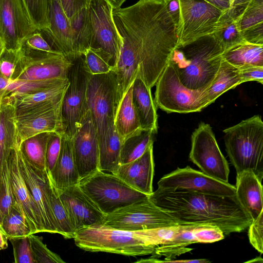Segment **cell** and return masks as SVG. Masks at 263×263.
Masks as SVG:
<instances>
[{
  "label": "cell",
  "mask_w": 263,
  "mask_h": 263,
  "mask_svg": "<svg viewBox=\"0 0 263 263\" xmlns=\"http://www.w3.org/2000/svg\"><path fill=\"white\" fill-rule=\"evenodd\" d=\"M122 44L114 69L116 79L115 112L135 79L155 86L177 48L176 26L164 0H139L113 10Z\"/></svg>",
  "instance_id": "1"
},
{
  "label": "cell",
  "mask_w": 263,
  "mask_h": 263,
  "mask_svg": "<svg viewBox=\"0 0 263 263\" xmlns=\"http://www.w3.org/2000/svg\"><path fill=\"white\" fill-rule=\"evenodd\" d=\"M149 199L182 225L216 226L226 235L244 231L253 221L236 195L220 196L158 188Z\"/></svg>",
  "instance_id": "2"
},
{
  "label": "cell",
  "mask_w": 263,
  "mask_h": 263,
  "mask_svg": "<svg viewBox=\"0 0 263 263\" xmlns=\"http://www.w3.org/2000/svg\"><path fill=\"white\" fill-rule=\"evenodd\" d=\"M223 50L213 36L206 35L177 47L168 63L181 83L194 90H205L215 77L222 61Z\"/></svg>",
  "instance_id": "3"
},
{
  "label": "cell",
  "mask_w": 263,
  "mask_h": 263,
  "mask_svg": "<svg viewBox=\"0 0 263 263\" xmlns=\"http://www.w3.org/2000/svg\"><path fill=\"white\" fill-rule=\"evenodd\" d=\"M73 239L78 248L91 252L137 256L152 254L157 248L140 231L119 230L103 223L77 230Z\"/></svg>",
  "instance_id": "4"
},
{
  "label": "cell",
  "mask_w": 263,
  "mask_h": 263,
  "mask_svg": "<svg viewBox=\"0 0 263 263\" xmlns=\"http://www.w3.org/2000/svg\"><path fill=\"white\" fill-rule=\"evenodd\" d=\"M226 149L236 173L253 171L263 177V122L254 115L223 130Z\"/></svg>",
  "instance_id": "5"
},
{
  "label": "cell",
  "mask_w": 263,
  "mask_h": 263,
  "mask_svg": "<svg viewBox=\"0 0 263 263\" xmlns=\"http://www.w3.org/2000/svg\"><path fill=\"white\" fill-rule=\"evenodd\" d=\"M79 185L106 215L149 198L116 175L99 170L81 179Z\"/></svg>",
  "instance_id": "6"
},
{
  "label": "cell",
  "mask_w": 263,
  "mask_h": 263,
  "mask_svg": "<svg viewBox=\"0 0 263 263\" xmlns=\"http://www.w3.org/2000/svg\"><path fill=\"white\" fill-rule=\"evenodd\" d=\"M154 102L157 106L167 112L187 114L199 112L207 107L205 90L186 87L173 66L168 63L156 83Z\"/></svg>",
  "instance_id": "7"
},
{
  "label": "cell",
  "mask_w": 263,
  "mask_h": 263,
  "mask_svg": "<svg viewBox=\"0 0 263 263\" xmlns=\"http://www.w3.org/2000/svg\"><path fill=\"white\" fill-rule=\"evenodd\" d=\"M177 47L212 34L224 11L205 0H178Z\"/></svg>",
  "instance_id": "8"
},
{
  "label": "cell",
  "mask_w": 263,
  "mask_h": 263,
  "mask_svg": "<svg viewBox=\"0 0 263 263\" xmlns=\"http://www.w3.org/2000/svg\"><path fill=\"white\" fill-rule=\"evenodd\" d=\"M103 223L131 232L182 225L149 198L106 215Z\"/></svg>",
  "instance_id": "9"
},
{
  "label": "cell",
  "mask_w": 263,
  "mask_h": 263,
  "mask_svg": "<svg viewBox=\"0 0 263 263\" xmlns=\"http://www.w3.org/2000/svg\"><path fill=\"white\" fill-rule=\"evenodd\" d=\"M90 75L83 55L72 61L67 75L69 83L62 105L65 133L70 138L81 126L88 111L86 93Z\"/></svg>",
  "instance_id": "10"
},
{
  "label": "cell",
  "mask_w": 263,
  "mask_h": 263,
  "mask_svg": "<svg viewBox=\"0 0 263 263\" xmlns=\"http://www.w3.org/2000/svg\"><path fill=\"white\" fill-rule=\"evenodd\" d=\"M113 10L104 0H92L89 5L92 32L90 48L98 52L114 70L122 41L114 21Z\"/></svg>",
  "instance_id": "11"
},
{
  "label": "cell",
  "mask_w": 263,
  "mask_h": 263,
  "mask_svg": "<svg viewBox=\"0 0 263 263\" xmlns=\"http://www.w3.org/2000/svg\"><path fill=\"white\" fill-rule=\"evenodd\" d=\"M189 158L204 174L228 182L229 164L209 124L201 122L192 133Z\"/></svg>",
  "instance_id": "12"
},
{
  "label": "cell",
  "mask_w": 263,
  "mask_h": 263,
  "mask_svg": "<svg viewBox=\"0 0 263 263\" xmlns=\"http://www.w3.org/2000/svg\"><path fill=\"white\" fill-rule=\"evenodd\" d=\"M72 61L60 53L18 50V59L12 79L23 81L66 78Z\"/></svg>",
  "instance_id": "13"
},
{
  "label": "cell",
  "mask_w": 263,
  "mask_h": 263,
  "mask_svg": "<svg viewBox=\"0 0 263 263\" xmlns=\"http://www.w3.org/2000/svg\"><path fill=\"white\" fill-rule=\"evenodd\" d=\"M116 94V74L114 71L90 75L87 88L86 101L100 138L108 125L114 121Z\"/></svg>",
  "instance_id": "14"
},
{
  "label": "cell",
  "mask_w": 263,
  "mask_h": 263,
  "mask_svg": "<svg viewBox=\"0 0 263 263\" xmlns=\"http://www.w3.org/2000/svg\"><path fill=\"white\" fill-rule=\"evenodd\" d=\"M158 186L163 190H182L220 196L236 195L234 185L213 178L189 166L178 167L164 175L158 181Z\"/></svg>",
  "instance_id": "15"
},
{
  "label": "cell",
  "mask_w": 263,
  "mask_h": 263,
  "mask_svg": "<svg viewBox=\"0 0 263 263\" xmlns=\"http://www.w3.org/2000/svg\"><path fill=\"white\" fill-rule=\"evenodd\" d=\"M36 30L23 0H0V37L6 50H18Z\"/></svg>",
  "instance_id": "16"
},
{
  "label": "cell",
  "mask_w": 263,
  "mask_h": 263,
  "mask_svg": "<svg viewBox=\"0 0 263 263\" xmlns=\"http://www.w3.org/2000/svg\"><path fill=\"white\" fill-rule=\"evenodd\" d=\"M63 99L52 102L15 117L16 142L20 146L26 139L43 133H65L62 114Z\"/></svg>",
  "instance_id": "17"
},
{
  "label": "cell",
  "mask_w": 263,
  "mask_h": 263,
  "mask_svg": "<svg viewBox=\"0 0 263 263\" xmlns=\"http://www.w3.org/2000/svg\"><path fill=\"white\" fill-rule=\"evenodd\" d=\"M18 146L20 164L24 180L28 187L42 218L44 232L58 233L49 199L51 183L47 171L32 166Z\"/></svg>",
  "instance_id": "18"
},
{
  "label": "cell",
  "mask_w": 263,
  "mask_h": 263,
  "mask_svg": "<svg viewBox=\"0 0 263 263\" xmlns=\"http://www.w3.org/2000/svg\"><path fill=\"white\" fill-rule=\"evenodd\" d=\"M71 139L73 158L81 180L98 170V135L89 110L81 126Z\"/></svg>",
  "instance_id": "19"
},
{
  "label": "cell",
  "mask_w": 263,
  "mask_h": 263,
  "mask_svg": "<svg viewBox=\"0 0 263 263\" xmlns=\"http://www.w3.org/2000/svg\"><path fill=\"white\" fill-rule=\"evenodd\" d=\"M14 206L25 216L33 234L44 232L42 218L22 173L16 145L8 159Z\"/></svg>",
  "instance_id": "20"
},
{
  "label": "cell",
  "mask_w": 263,
  "mask_h": 263,
  "mask_svg": "<svg viewBox=\"0 0 263 263\" xmlns=\"http://www.w3.org/2000/svg\"><path fill=\"white\" fill-rule=\"evenodd\" d=\"M57 191L76 231L83 228L103 223L106 215L79 185Z\"/></svg>",
  "instance_id": "21"
},
{
  "label": "cell",
  "mask_w": 263,
  "mask_h": 263,
  "mask_svg": "<svg viewBox=\"0 0 263 263\" xmlns=\"http://www.w3.org/2000/svg\"><path fill=\"white\" fill-rule=\"evenodd\" d=\"M49 28L44 33L55 50L70 61L76 55L73 34L69 20L58 0H50L49 7Z\"/></svg>",
  "instance_id": "22"
},
{
  "label": "cell",
  "mask_w": 263,
  "mask_h": 263,
  "mask_svg": "<svg viewBox=\"0 0 263 263\" xmlns=\"http://www.w3.org/2000/svg\"><path fill=\"white\" fill-rule=\"evenodd\" d=\"M153 145L136 160L120 165L114 174L133 189L147 195L153 192L154 174Z\"/></svg>",
  "instance_id": "23"
},
{
  "label": "cell",
  "mask_w": 263,
  "mask_h": 263,
  "mask_svg": "<svg viewBox=\"0 0 263 263\" xmlns=\"http://www.w3.org/2000/svg\"><path fill=\"white\" fill-rule=\"evenodd\" d=\"M57 190L79 185L80 178L75 164L71 138L65 133L62 136L61 146L57 162L48 174Z\"/></svg>",
  "instance_id": "24"
},
{
  "label": "cell",
  "mask_w": 263,
  "mask_h": 263,
  "mask_svg": "<svg viewBox=\"0 0 263 263\" xmlns=\"http://www.w3.org/2000/svg\"><path fill=\"white\" fill-rule=\"evenodd\" d=\"M261 181L252 171L237 174L235 195L253 220L263 212Z\"/></svg>",
  "instance_id": "25"
},
{
  "label": "cell",
  "mask_w": 263,
  "mask_h": 263,
  "mask_svg": "<svg viewBox=\"0 0 263 263\" xmlns=\"http://www.w3.org/2000/svg\"><path fill=\"white\" fill-rule=\"evenodd\" d=\"M237 14L240 31L248 43L263 45V0H251Z\"/></svg>",
  "instance_id": "26"
},
{
  "label": "cell",
  "mask_w": 263,
  "mask_h": 263,
  "mask_svg": "<svg viewBox=\"0 0 263 263\" xmlns=\"http://www.w3.org/2000/svg\"><path fill=\"white\" fill-rule=\"evenodd\" d=\"M132 99L142 129L156 134L158 131L157 106L152 97L151 89L138 78L133 83Z\"/></svg>",
  "instance_id": "27"
},
{
  "label": "cell",
  "mask_w": 263,
  "mask_h": 263,
  "mask_svg": "<svg viewBox=\"0 0 263 263\" xmlns=\"http://www.w3.org/2000/svg\"><path fill=\"white\" fill-rule=\"evenodd\" d=\"M15 108L11 97L4 98L0 109V174L2 166L16 145Z\"/></svg>",
  "instance_id": "28"
},
{
  "label": "cell",
  "mask_w": 263,
  "mask_h": 263,
  "mask_svg": "<svg viewBox=\"0 0 263 263\" xmlns=\"http://www.w3.org/2000/svg\"><path fill=\"white\" fill-rule=\"evenodd\" d=\"M122 143L113 121L108 125L104 135L98 139V170L112 174L117 171L120 165Z\"/></svg>",
  "instance_id": "29"
},
{
  "label": "cell",
  "mask_w": 263,
  "mask_h": 263,
  "mask_svg": "<svg viewBox=\"0 0 263 263\" xmlns=\"http://www.w3.org/2000/svg\"><path fill=\"white\" fill-rule=\"evenodd\" d=\"M133 85L121 100L114 118V125L122 142L142 129L133 102Z\"/></svg>",
  "instance_id": "30"
},
{
  "label": "cell",
  "mask_w": 263,
  "mask_h": 263,
  "mask_svg": "<svg viewBox=\"0 0 263 263\" xmlns=\"http://www.w3.org/2000/svg\"><path fill=\"white\" fill-rule=\"evenodd\" d=\"M69 82L40 90L19 96H7L11 98L15 108L16 115H19L46 104L63 99Z\"/></svg>",
  "instance_id": "31"
},
{
  "label": "cell",
  "mask_w": 263,
  "mask_h": 263,
  "mask_svg": "<svg viewBox=\"0 0 263 263\" xmlns=\"http://www.w3.org/2000/svg\"><path fill=\"white\" fill-rule=\"evenodd\" d=\"M241 83L239 69L222 59L215 77L204 92L207 106L222 94Z\"/></svg>",
  "instance_id": "32"
},
{
  "label": "cell",
  "mask_w": 263,
  "mask_h": 263,
  "mask_svg": "<svg viewBox=\"0 0 263 263\" xmlns=\"http://www.w3.org/2000/svg\"><path fill=\"white\" fill-rule=\"evenodd\" d=\"M212 35L223 52L246 42L239 30L237 14L232 8L224 12Z\"/></svg>",
  "instance_id": "33"
},
{
  "label": "cell",
  "mask_w": 263,
  "mask_h": 263,
  "mask_svg": "<svg viewBox=\"0 0 263 263\" xmlns=\"http://www.w3.org/2000/svg\"><path fill=\"white\" fill-rule=\"evenodd\" d=\"M222 58L238 69L263 67V45L246 42L223 51Z\"/></svg>",
  "instance_id": "34"
},
{
  "label": "cell",
  "mask_w": 263,
  "mask_h": 263,
  "mask_svg": "<svg viewBox=\"0 0 263 263\" xmlns=\"http://www.w3.org/2000/svg\"><path fill=\"white\" fill-rule=\"evenodd\" d=\"M69 22L73 34L76 55L78 58L90 48L92 32L89 6L80 10Z\"/></svg>",
  "instance_id": "35"
},
{
  "label": "cell",
  "mask_w": 263,
  "mask_h": 263,
  "mask_svg": "<svg viewBox=\"0 0 263 263\" xmlns=\"http://www.w3.org/2000/svg\"><path fill=\"white\" fill-rule=\"evenodd\" d=\"M154 135L149 130L142 129L125 140L121 145L120 165L132 162L141 156L149 146L153 145Z\"/></svg>",
  "instance_id": "36"
},
{
  "label": "cell",
  "mask_w": 263,
  "mask_h": 263,
  "mask_svg": "<svg viewBox=\"0 0 263 263\" xmlns=\"http://www.w3.org/2000/svg\"><path fill=\"white\" fill-rule=\"evenodd\" d=\"M49 134L43 133L31 137L20 145L21 149L28 162L41 171L46 170L45 156Z\"/></svg>",
  "instance_id": "37"
},
{
  "label": "cell",
  "mask_w": 263,
  "mask_h": 263,
  "mask_svg": "<svg viewBox=\"0 0 263 263\" xmlns=\"http://www.w3.org/2000/svg\"><path fill=\"white\" fill-rule=\"evenodd\" d=\"M49 199L52 212L57 225L58 233L65 238H73L76 231L59 197L57 190L52 183L50 190Z\"/></svg>",
  "instance_id": "38"
},
{
  "label": "cell",
  "mask_w": 263,
  "mask_h": 263,
  "mask_svg": "<svg viewBox=\"0 0 263 263\" xmlns=\"http://www.w3.org/2000/svg\"><path fill=\"white\" fill-rule=\"evenodd\" d=\"M8 239L28 236L33 234L25 216L14 206L5 216L1 225Z\"/></svg>",
  "instance_id": "39"
},
{
  "label": "cell",
  "mask_w": 263,
  "mask_h": 263,
  "mask_svg": "<svg viewBox=\"0 0 263 263\" xmlns=\"http://www.w3.org/2000/svg\"><path fill=\"white\" fill-rule=\"evenodd\" d=\"M68 81V78L33 81H23L12 79L8 87L6 96L33 93L61 85Z\"/></svg>",
  "instance_id": "40"
},
{
  "label": "cell",
  "mask_w": 263,
  "mask_h": 263,
  "mask_svg": "<svg viewBox=\"0 0 263 263\" xmlns=\"http://www.w3.org/2000/svg\"><path fill=\"white\" fill-rule=\"evenodd\" d=\"M8 159L4 163L0 174V226L14 204Z\"/></svg>",
  "instance_id": "41"
},
{
  "label": "cell",
  "mask_w": 263,
  "mask_h": 263,
  "mask_svg": "<svg viewBox=\"0 0 263 263\" xmlns=\"http://www.w3.org/2000/svg\"><path fill=\"white\" fill-rule=\"evenodd\" d=\"M30 17L38 31L49 28L50 0H23Z\"/></svg>",
  "instance_id": "42"
},
{
  "label": "cell",
  "mask_w": 263,
  "mask_h": 263,
  "mask_svg": "<svg viewBox=\"0 0 263 263\" xmlns=\"http://www.w3.org/2000/svg\"><path fill=\"white\" fill-rule=\"evenodd\" d=\"M35 263H64L61 257L50 250L43 242L42 237L31 234L28 236Z\"/></svg>",
  "instance_id": "43"
},
{
  "label": "cell",
  "mask_w": 263,
  "mask_h": 263,
  "mask_svg": "<svg viewBox=\"0 0 263 263\" xmlns=\"http://www.w3.org/2000/svg\"><path fill=\"white\" fill-rule=\"evenodd\" d=\"M8 240L13 247L14 262L35 263L28 236Z\"/></svg>",
  "instance_id": "44"
},
{
  "label": "cell",
  "mask_w": 263,
  "mask_h": 263,
  "mask_svg": "<svg viewBox=\"0 0 263 263\" xmlns=\"http://www.w3.org/2000/svg\"><path fill=\"white\" fill-rule=\"evenodd\" d=\"M83 56L87 69L91 75L107 73L113 70L98 52L90 48Z\"/></svg>",
  "instance_id": "45"
},
{
  "label": "cell",
  "mask_w": 263,
  "mask_h": 263,
  "mask_svg": "<svg viewBox=\"0 0 263 263\" xmlns=\"http://www.w3.org/2000/svg\"><path fill=\"white\" fill-rule=\"evenodd\" d=\"M21 48L29 52L60 53L53 49L44 38L41 31L38 30L31 33L24 41Z\"/></svg>",
  "instance_id": "46"
},
{
  "label": "cell",
  "mask_w": 263,
  "mask_h": 263,
  "mask_svg": "<svg viewBox=\"0 0 263 263\" xmlns=\"http://www.w3.org/2000/svg\"><path fill=\"white\" fill-rule=\"evenodd\" d=\"M63 134L57 132L49 134L45 156V166L48 174L52 171L58 158Z\"/></svg>",
  "instance_id": "47"
},
{
  "label": "cell",
  "mask_w": 263,
  "mask_h": 263,
  "mask_svg": "<svg viewBox=\"0 0 263 263\" xmlns=\"http://www.w3.org/2000/svg\"><path fill=\"white\" fill-rule=\"evenodd\" d=\"M194 235L196 243H212L224 237L218 227L211 225H198L194 230Z\"/></svg>",
  "instance_id": "48"
},
{
  "label": "cell",
  "mask_w": 263,
  "mask_h": 263,
  "mask_svg": "<svg viewBox=\"0 0 263 263\" xmlns=\"http://www.w3.org/2000/svg\"><path fill=\"white\" fill-rule=\"evenodd\" d=\"M248 236L250 243L261 254L263 252V212L249 226Z\"/></svg>",
  "instance_id": "49"
},
{
  "label": "cell",
  "mask_w": 263,
  "mask_h": 263,
  "mask_svg": "<svg viewBox=\"0 0 263 263\" xmlns=\"http://www.w3.org/2000/svg\"><path fill=\"white\" fill-rule=\"evenodd\" d=\"M18 50L6 49L0 59V72L8 79H12L14 74L18 59Z\"/></svg>",
  "instance_id": "50"
},
{
  "label": "cell",
  "mask_w": 263,
  "mask_h": 263,
  "mask_svg": "<svg viewBox=\"0 0 263 263\" xmlns=\"http://www.w3.org/2000/svg\"><path fill=\"white\" fill-rule=\"evenodd\" d=\"M70 21L83 8L89 6L92 0H58Z\"/></svg>",
  "instance_id": "51"
},
{
  "label": "cell",
  "mask_w": 263,
  "mask_h": 263,
  "mask_svg": "<svg viewBox=\"0 0 263 263\" xmlns=\"http://www.w3.org/2000/svg\"><path fill=\"white\" fill-rule=\"evenodd\" d=\"M241 82L256 81L263 84V67L250 66L239 69Z\"/></svg>",
  "instance_id": "52"
},
{
  "label": "cell",
  "mask_w": 263,
  "mask_h": 263,
  "mask_svg": "<svg viewBox=\"0 0 263 263\" xmlns=\"http://www.w3.org/2000/svg\"><path fill=\"white\" fill-rule=\"evenodd\" d=\"M164 1L166 4L167 10L177 27L179 14L178 0H164Z\"/></svg>",
  "instance_id": "53"
},
{
  "label": "cell",
  "mask_w": 263,
  "mask_h": 263,
  "mask_svg": "<svg viewBox=\"0 0 263 263\" xmlns=\"http://www.w3.org/2000/svg\"><path fill=\"white\" fill-rule=\"evenodd\" d=\"M12 79L5 77L0 72V95L6 96L8 87L11 82Z\"/></svg>",
  "instance_id": "54"
},
{
  "label": "cell",
  "mask_w": 263,
  "mask_h": 263,
  "mask_svg": "<svg viewBox=\"0 0 263 263\" xmlns=\"http://www.w3.org/2000/svg\"><path fill=\"white\" fill-rule=\"evenodd\" d=\"M223 11L230 9L229 0H205Z\"/></svg>",
  "instance_id": "55"
},
{
  "label": "cell",
  "mask_w": 263,
  "mask_h": 263,
  "mask_svg": "<svg viewBox=\"0 0 263 263\" xmlns=\"http://www.w3.org/2000/svg\"><path fill=\"white\" fill-rule=\"evenodd\" d=\"M210 262L206 259H181V260H159V262H184V263H206Z\"/></svg>",
  "instance_id": "56"
},
{
  "label": "cell",
  "mask_w": 263,
  "mask_h": 263,
  "mask_svg": "<svg viewBox=\"0 0 263 263\" xmlns=\"http://www.w3.org/2000/svg\"><path fill=\"white\" fill-rule=\"evenodd\" d=\"M8 238L0 226V250H4L8 248Z\"/></svg>",
  "instance_id": "57"
},
{
  "label": "cell",
  "mask_w": 263,
  "mask_h": 263,
  "mask_svg": "<svg viewBox=\"0 0 263 263\" xmlns=\"http://www.w3.org/2000/svg\"><path fill=\"white\" fill-rule=\"evenodd\" d=\"M107 4H108L114 10L120 8L126 0H104Z\"/></svg>",
  "instance_id": "58"
},
{
  "label": "cell",
  "mask_w": 263,
  "mask_h": 263,
  "mask_svg": "<svg viewBox=\"0 0 263 263\" xmlns=\"http://www.w3.org/2000/svg\"><path fill=\"white\" fill-rule=\"evenodd\" d=\"M251 0H235L232 7L237 9L244 7Z\"/></svg>",
  "instance_id": "59"
},
{
  "label": "cell",
  "mask_w": 263,
  "mask_h": 263,
  "mask_svg": "<svg viewBox=\"0 0 263 263\" xmlns=\"http://www.w3.org/2000/svg\"><path fill=\"white\" fill-rule=\"evenodd\" d=\"M6 50L5 43L0 37V59Z\"/></svg>",
  "instance_id": "60"
},
{
  "label": "cell",
  "mask_w": 263,
  "mask_h": 263,
  "mask_svg": "<svg viewBox=\"0 0 263 263\" xmlns=\"http://www.w3.org/2000/svg\"><path fill=\"white\" fill-rule=\"evenodd\" d=\"M4 98V96H3V95H0V109H1V108L2 107V103H3V102Z\"/></svg>",
  "instance_id": "61"
},
{
  "label": "cell",
  "mask_w": 263,
  "mask_h": 263,
  "mask_svg": "<svg viewBox=\"0 0 263 263\" xmlns=\"http://www.w3.org/2000/svg\"><path fill=\"white\" fill-rule=\"evenodd\" d=\"M235 0H229L230 8L232 7Z\"/></svg>",
  "instance_id": "62"
}]
</instances>
